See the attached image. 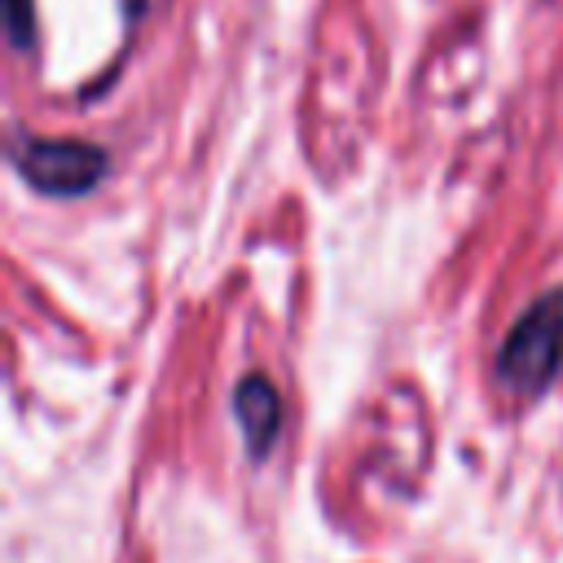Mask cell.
Instances as JSON below:
<instances>
[{
  "label": "cell",
  "mask_w": 563,
  "mask_h": 563,
  "mask_svg": "<svg viewBox=\"0 0 563 563\" xmlns=\"http://www.w3.org/2000/svg\"><path fill=\"white\" fill-rule=\"evenodd\" d=\"M13 167L22 180L48 198H79L106 176V154L88 141L62 136H22L13 145Z\"/></svg>",
  "instance_id": "cell-2"
},
{
  "label": "cell",
  "mask_w": 563,
  "mask_h": 563,
  "mask_svg": "<svg viewBox=\"0 0 563 563\" xmlns=\"http://www.w3.org/2000/svg\"><path fill=\"white\" fill-rule=\"evenodd\" d=\"M141 9H145V0H128V13H132V18H136Z\"/></svg>",
  "instance_id": "cell-5"
},
{
  "label": "cell",
  "mask_w": 563,
  "mask_h": 563,
  "mask_svg": "<svg viewBox=\"0 0 563 563\" xmlns=\"http://www.w3.org/2000/svg\"><path fill=\"white\" fill-rule=\"evenodd\" d=\"M563 365V290L537 295L497 352V383L515 396H541Z\"/></svg>",
  "instance_id": "cell-1"
},
{
  "label": "cell",
  "mask_w": 563,
  "mask_h": 563,
  "mask_svg": "<svg viewBox=\"0 0 563 563\" xmlns=\"http://www.w3.org/2000/svg\"><path fill=\"white\" fill-rule=\"evenodd\" d=\"M233 418L242 427V440H246V453L255 462L268 457V449L277 444L282 435V396L277 387L264 378V374H246L238 387H233Z\"/></svg>",
  "instance_id": "cell-3"
},
{
  "label": "cell",
  "mask_w": 563,
  "mask_h": 563,
  "mask_svg": "<svg viewBox=\"0 0 563 563\" xmlns=\"http://www.w3.org/2000/svg\"><path fill=\"white\" fill-rule=\"evenodd\" d=\"M9 22H13V40L26 44V0H9Z\"/></svg>",
  "instance_id": "cell-4"
}]
</instances>
